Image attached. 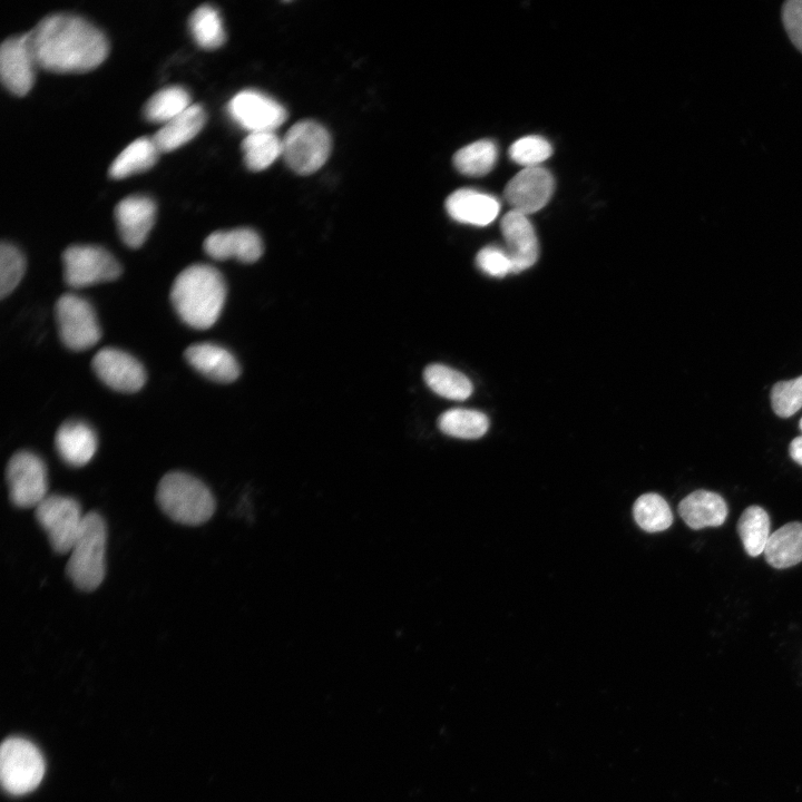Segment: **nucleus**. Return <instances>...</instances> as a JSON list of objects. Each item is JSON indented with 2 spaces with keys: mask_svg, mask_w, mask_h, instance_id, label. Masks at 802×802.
<instances>
[{
  "mask_svg": "<svg viewBox=\"0 0 802 802\" xmlns=\"http://www.w3.org/2000/svg\"><path fill=\"white\" fill-rule=\"evenodd\" d=\"M92 369L105 384L120 392H136L146 381L141 363L115 348L98 351L92 359Z\"/></svg>",
  "mask_w": 802,
  "mask_h": 802,
  "instance_id": "ddd939ff",
  "label": "nucleus"
},
{
  "mask_svg": "<svg viewBox=\"0 0 802 802\" xmlns=\"http://www.w3.org/2000/svg\"><path fill=\"white\" fill-rule=\"evenodd\" d=\"M66 283L75 288L114 281L121 274L118 261L104 247L77 244L62 254Z\"/></svg>",
  "mask_w": 802,
  "mask_h": 802,
  "instance_id": "6e6552de",
  "label": "nucleus"
},
{
  "mask_svg": "<svg viewBox=\"0 0 802 802\" xmlns=\"http://www.w3.org/2000/svg\"><path fill=\"white\" fill-rule=\"evenodd\" d=\"M159 153L151 137H139L116 156L109 166V176L123 178L146 170L155 164Z\"/></svg>",
  "mask_w": 802,
  "mask_h": 802,
  "instance_id": "b1692460",
  "label": "nucleus"
},
{
  "mask_svg": "<svg viewBox=\"0 0 802 802\" xmlns=\"http://www.w3.org/2000/svg\"><path fill=\"white\" fill-rule=\"evenodd\" d=\"M155 202L146 195H129L115 207V218L123 242L137 248L146 241L155 221Z\"/></svg>",
  "mask_w": 802,
  "mask_h": 802,
  "instance_id": "dca6fc26",
  "label": "nucleus"
},
{
  "mask_svg": "<svg viewBox=\"0 0 802 802\" xmlns=\"http://www.w3.org/2000/svg\"><path fill=\"white\" fill-rule=\"evenodd\" d=\"M497 156L496 144L489 139H482L459 149L453 156V165L461 174L483 176L493 168Z\"/></svg>",
  "mask_w": 802,
  "mask_h": 802,
  "instance_id": "7c9ffc66",
  "label": "nucleus"
},
{
  "mask_svg": "<svg viewBox=\"0 0 802 802\" xmlns=\"http://www.w3.org/2000/svg\"><path fill=\"white\" fill-rule=\"evenodd\" d=\"M633 514L637 525L647 532L666 530L673 522L668 503L654 492L642 495L634 503Z\"/></svg>",
  "mask_w": 802,
  "mask_h": 802,
  "instance_id": "2f4dec72",
  "label": "nucleus"
},
{
  "mask_svg": "<svg viewBox=\"0 0 802 802\" xmlns=\"http://www.w3.org/2000/svg\"><path fill=\"white\" fill-rule=\"evenodd\" d=\"M36 67L27 33L3 40L0 47V77L9 91L18 96L26 95L33 85Z\"/></svg>",
  "mask_w": 802,
  "mask_h": 802,
  "instance_id": "4468645a",
  "label": "nucleus"
},
{
  "mask_svg": "<svg viewBox=\"0 0 802 802\" xmlns=\"http://www.w3.org/2000/svg\"><path fill=\"white\" fill-rule=\"evenodd\" d=\"M800 429L802 431V419L800 420Z\"/></svg>",
  "mask_w": 802,
  "mask_h": 802,
  "instance_id": "58836bf2",
  "label": "nucleus"
},
{
  "mask_svg": "<svg viewBox=\"0 0 802 802\" xmlns=\"http://www.w3.org/2000/svg\"><path fill=\"white\" fill-rule=\"evenodd\" d=\"M225 299L224 277L208 264H194L183 270L170 291V300L179 317L197 330L215 324Z\"/></svg>",
  "mask_w": 802,
  "mask_h": 802,
  "instance_id": "f03ea898",
  "label": "nucleus"
},
{
  "mask_svg": "<svg viewBox=\"0 0 802 802\" xmlns=\"http://www.w3.org/2000/svg\"><path fill=\"white\" fill-rule=\"evenodd\" d=\"M190 96L179 85L166 86L149 97L144 106L148 121L167 123L190 106Z\"/></svg>",
  "mask_w": 802,
  "mask_h": 802,
  "instance_id": "393cba45",
  "label": "nucleus"
},
{
  "mask_svg": "<svg viewBox=\"0 0 802 802\" xmlns=\"http://www.w3.org/2000/svg\"><path fill=\"white\" fill-rule=\"evenodd\" d=\"M438 426L448 436L460 439H478L487 432L489 420L480 411L450 409L440 415Z\"/></svg>",
  "mask_w": 802,
  "mask_h": 802,
  "instance_id": "c756f323",
  "label": "nucleus"
},
{
  "mask_svg": "<svg viewBox=\"0 0 802 802\" xmlns=\"http://www.w3.org/2000/svg\"><path fill=\"white\" fill-rule=\"evenodd\" d=\"M204 250L215 260L235 258L243 263H253L262 256L264 246L254 229L238 227L213 232L204 241Z\"/></svg>",
  "mask_w": 802,
  "mask_h": 802,
  "instance_id": "f3484780",
  "label": "nucleus"
},
{
  "mask_svg": "<svg viewBox=\"0 0 802 802\" xmlns=\"http://www.w3.org/2000/svg\"><path fill=\"white\" fill-rule=\"evenodd\" d=\"M789 452L791 458L802 466V436L796 437L793 439L789 447Z\"/></svg>",
  "mask_w": 802,
  "mask_h": 802,
  "instance_id": "4c0bfd02",
  "label": "nucleus"
},
{
  "mask_svg": "<svg viewBox=\"0 0 802 802\" xmlns=\"http://www.w3.org/2000/svg\"><path fill=\"white\" fill-rule=\"evenodd\" d=\"M26 272V260L20 250L11 243L0 245V296H8L20 283Z\"/></svg>",
  "mask_w": 802,
  "mask_h": 802,
  "instance_id": "473e14b6",
  "label": "nucleus"
},
{
  "mask_svg": "<svg viewBox=\"0 0 802 802\" xmlns=\"http://www.w3.org/2000/svg\"><path fill=\"white\" fill-rule=\"evenodd\" d=\"M26 33L37 67L49 71H88L108 55L105 33L78 14L59 12L46 16Z\"/></svg>",
  "mask_w": 802,
  "mask_h": 802,
  "instance_id": "f257e3e1",
  "label": "nucleus"
},
{
  "mask_svg": "<svg viewBox=\"0 0 802 802\" xmlns=\"http://www.w3.org/2000/svg\"><path fill=\"white\" fill-rule=\"evenodd\" d=\"M56 319L61 341L74 351L87 350L100 339V327L91 304L78 295L59 297Z\"/></svg>",
  "mask_w": 802,
  "mask_h": 802,
  "instance_id": "9d476101",
  "label": "nucleus"
},
{
  "mask_svg": "<svg viewBox=\"0 0 802 802\" xmlns=\"http://www.w3.org/2000/svg\"><path fill=\"white\" fill-rule=\"evenodd\" d=\"M554 187L550 172L541 167H529L508 182L503 195L514 211L527 215L541 209L549 202Z\"/></svg>",
  "mask_w": 802,
  "mask_h": 802,
  "instance_id": "f8f14e48",
  "label": "nucleus"
},
{
  "mask_svg": "<svg viewBox=\"0 0 802 802\" xmlns=\"http://www.w3.org/2000/svg\"><path fill=\"white\" fill-rule=\"evenodd\" d=\"M477 266L487 275L503 277L512 273L510 257L502 247L489 245L479 251L476 256Z\"/></svg>",
  "mask_w": 802,
  "mask_h": 802,
  "instance_id": "c9c22d12",
  "label": "nucleus"
},
{
  "mask_svg": "<svg viewBox=\"0 0 802 802\" xmlns=\"http://www.w3.org/2000/svg\"><path fill=\"white\" fill-rule=\"evenodd\" d=\"M773 411L781 418H789L802 408V375L775 383L771 390Z\"/></svg>",
  "mask_w": 802,
  "mask_h": 802,
  "instance_id": "f704fd0d",
  "label": "nucleus"
},
{
  "mask_svg": "<svg viewBox=\"0 0 802 802\" xmlns=\"http://www.w3.org/2000/svg\"><path fill=\"white\" fill-rule=\"evenodd\" d=\"M501 233L512 266V273L531 267L539 254L538 239L527 215L511 209L501 219Z\"/></svg>",
  "mask_w": 802,
  "mask_h": 802,
  "instance_id": "2eb2a0df",
  "label": "nucleus"
},
{
  "mask_svg": "<svg viewBox=\"0 0 802 802\" xmlns=\"http://www.w3.org/2000/svg\"><path fill=\"white\" fill-rule=\"evenodd\" d=\"M423 378L434 393L449 400L462 401L472 393L471 381L463 373L443 364H430Z\"/></svg>",
  "mask_w": 802,
  "mask_h": 802,
  "instance_id": "bb28decb",
  "label": "nucleus"
},
{
  "mask_svg": "<svg viewBox=\"0 0 802 802\" xmlns=\"http://www.w3.org/2000/svg\"><path fill=\"white\" fill-rule=\"evenodd\" d=\"M764 557L774 568H789L802 561V522L780 527L766 542Z\"/></svg>",
  "mask_w": 802,
  "mask_h": 802,
  "instance_id": "5701e85b",
  "label": "nucleus"
},
{
  "mask_svg": "<svg viewBox=\"0 0 802 802\" xmlns=\"http://www.w3.org/2000/svg\"><path fill=\"white\" fill-rule=\"evenodd\" d=\"M227 111L234 121L250 133L274 131L287 118L280 102L254 89L234 95L227 104Z\"/></svg>",
  "mask_w": 802,
  "mask_h": 802,
  "instance_id": "9b49d317",
  "label": "nucleus"
},
{
  "mask_svg": "<svg viewBox=\"0 0 802 802\" xmlns=\"http://www.w3.org/2000/svg\"><path fill=\"white\" fill-rule=\"evenodd\" d=\"M188 26L196 43L205 49H215L226 39L219 12L208 3L200 4L192 12Z\"/></svg>",
  "mask_w": 802,
  "mask_h": 802,
  "instance_id": "c85d7f7f",
  "label": "nucleus"
},
{
  "mask_svg": "<svg viewBox=\"0 0 802 802\" xmlns=\"http://www.w3.org/2000/svg\"><path fill=\"white\" fill-rule=\"evenodd\" d=\"M45 760L39 749L22 737H8L0 750V779L10 794L33 791L42 781Z\"/></svg>",
  "mask_w": 802,
  "mask_h": 802,
  "instance_id": "39448f33",
  "label": "nucleus"
},
{
  "mask_svg": "<svg viewBox=\"0 0 802 802\" xmlns=\"http://www.w3.org/2000/svg\"><path fill=\"white\" fill-rule=\"evenodd\" d=\"M282 140L274 131L250 133L242 143L244 163L251 170H263L282 156Z\"/></svg>",
  "mask_w": 802,
  "mask_h": 802,
  "instance_id": "cd10ccee",
  "label": "nucleus"
},
{
  "mask_svg": "<svg viewBox=\"0 0 802 802\" xmlns=\"http://www.w3.org/2000/svg\"><path fill=\"white\" fill-rule=\"evenodd\" d=\"M282 157L299 175H310L320 169L331 154V136L326 128L314 120L294 124L282 139Z\"/></svg>",
  "mask_w": 802,
  "mask_h": 802,
  "instance_id": "423d86ee",
  "label": "nucleus"
},
{
  "mask_svg": "<svg viewBox=\"0 0 802 802\" xmlns=\"http://www.w3.org/2000/svg\"><path fill=\"white\" fill-rule=\"evenodd\" d=\"M106 541L107 529L101 515L96 511L86 514L66 565V575L78 589L94 591L102 583Z\"/></svg>",
  "mask_w": 802,
  "mask_h": 802,
  "instance_id": "20e7f679",
  "label": "nucleus"
},
{
  "mask_svg": "<svg viewBox=\"0 0 802 802\" xmlns=\"http://www.w3.org/2000/svg\"><path fill=\"white\" fill-rule=\"evenodd\" d=\"M552 154L550 143L537 135H530L516 140L509 148L510 158L519 164L529 167H538L540 163Z\"/></svg>",
  "mask_w": 802,
  "mask_h": 802,
  "instance_id": "72a5a7b5",
  "label": "nucleus"
},
{
  "mask_svg": "<svg viewBox=\"0 0 802 802\" xmlns=\"http://www.w3.org/2000/svg\"><path fill=\"white\" fill-rule=\"evenodd\" d=\"M6 481L9 499L18 508H36L48 496L46 464L31 451H18L9 459Z\"/></svg>",
  "mask_w": 802,
  "mask_h": 802,
  "instance_id": "1a4fd4ad",
  "label": "nucleus"
},
{
  "mask_svg": "<svg viewBox=\"0 0 802 802\" xmlns=\"http://www.w3.org/2000/svg\"><path fill=\"white\" fill-rule=\"evenodd\" d=\"M185 359L199 373L217 382H232L239 375V365L234 355L214 343L189 345Z\"/></svg>",
  "mask_w": 802,
  "mask_h": 802,
  "instance_id": "6ab92c4d",
  "label": "nucleus"
},
{
  "mask_svg": "<svg viewBox=\"0 0 802 802\" xmlns=\"http://www.w3.org/2000/svg\"><path fill=\"white\" fill-rule=\"evenodd\" d=\"M156 501L162 511L178 524L197 526L211 519L215 499L209 488L196 477L167 472L158 482Z\"/></svg>",
  "mask_w": 802,
  "mask_h": 802,
  "instance_id": "7ed1b4c3",
  "label": "nucleus"
},
{
  "mask_svg": "<svg viewBox=\"0 0 802 802\" xmlns=\"http://www.w3.org/2000/svg\"><path fill=\"white\" fill-rule=\"evenodd\" d=\"M55 444L59 456L66 463L81 467L94 457L97 450V437L86 422L70 420L59 427Z\"/></svg>",
  "mask_w": 802,
  "mask_h": 802,
  "instance_id": "aec40b11",
  "label": "nucleus"
},
{
  "mask_svg": "<svg viewBox=\"0 0 802 802\" xmlns=\"http://www.w3.org/2000/svg\"><path fill=\"white\" fill-rule=\"evenodd\" d=\"M678 514L692 529L718 527L727 517V505L718 493L700 489L682 499Z\"/></svg>",
  "mask_w": 802,
  "mask_h": 802,
  "instance_id": "412c9836",
  "label": "nucleus"
},
{
  "mask_svg": "<svg viewBox=\"0 0 802 802\" xmlns=\"http://www.w3.org/2000/svg\"><path fill=\"white\" fill-rule=\"evenodd\" d=\"M448 214L457 222L486 226L493 222L500 211L498 199L476 189L462 188L446 200Z\"/></svg>",
  "mask_w": 802,
  "mask_h": 802,
  "instance_id": "a211bd4d",
  "label": "nucleus"
},
{
  "mask_svg": "<svg viewBox=\"0 0 802 802\" xmlns=\"http://www.w3.org/2000/svg\"><path fill=\"white\" fill-rule=\"evenodd\" d=\"M36 520L56 554L70 552L84 522L79 502L62 495H48L36 508Z\"/></svg>",
  "mask_w": 802,
  "mask_h": 802,
  "instance_id": "0eeeda50",
  "label": "nucleus"
},
{
  "mask_svg": "<svg viewBox=\"0 0 802 802\" xmlns=\"http://www.w3.org/2000/svg\"><path fill=\"white\" fill-rule=\"evenodd\" d=\"M206 114L199 104H192L172 118L151 137L159 151H170L190 140L204 126Z\"/></svg>",
  "mask_w": 802,
  "mask_h": 802,
  "instance_id": "4be33fe9",
  "label": "nucleus"
},
{
  "mask_svg": "<svg viewBox=\"0 0 802 802\" xmlns=\"http://www.w3.org/2000/svg\"><path fill=\"white\" fill-rule=\"evenodd\" d=\"M737 532L749 556L761 555L771 535L767 512L760 506L747 507L737 521Z\"/></svg>",
  "mask_w": 802,
  "mask_h": 802,
  "instance_id": "a878e982",
  "label": "nucleus"
},
{
  "mask_svg": "<svg viewBox=\"0 0 802 802\" xmlns=\"http://www.w3.org/2000/svg\"><path fill=\"white\" fill-rule=\"evenodd\" d=\"M784 28L793 45L802 51V0H790L782 9Z\"/></svg>",
  "mask_w": 802,
  "mask_h": 802,
  "instance_id": "e433bc0d",
  "label": "nucleus"
}]
</instances>
